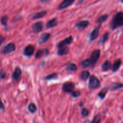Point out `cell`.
Returning a JSON list of instances; mask_svg holds the SVG:
<instances>
[{"instance_id":"obj_25","label":"cell","mask_w":123,"mask_h":123,"mask_svg":"<svg viewBox=\"0 0 123 123\" xmlns=\"http://www.w3.org/2000/svg\"><path fill=\"white\" fill-rule=\"evenodd\" d=\"M90 73L88 71L85 70L83 71L80 74V79L83 80H86L88 78L90 77Z\"/></svg>"},{"instance_id":"obj_17","label":"cell","mask_w":123,"mask_h":123,"mask_svg":"<svg viewBox=\"0 0 123 123\" xmlns=\"http://www.w3.org/2000/svg\"><path fill=\"white\" fill-rule=\"evenodd\" d=\"M49 50L48 49H40L37 51V52L36 54V58L37 59L41 58L44 55H47L49 54Z\"/></svg>"},{"instance_id":"obj_10","label":"cell","mask_w":123,"mask_h":123,"mask_svg":"<svg viewBox=\"0 0 123 123\" xmlns=\"http://www.w3.org/2000/svg\"><path fill=\"white\" fill-rule=\"evenodd\" d=\"M22 76V70L19 67H16L14 70L13 74H12V78L16 81H19L20 79Z\"/></svg>"},{"instance_id":"obj_19","label":"cell","mask_w":123,"mask_h":123,"mask_svg":"<svg viewBox=\"0 0 123 123\" xmlns=\"http://www.w3.org/2000/svg\"><path fill=\"white\" fill-rule=\"evenodd\" d=\"M112 66L111 62L108 61V60H107V61H105L104 63L102 64V70L103 72H107L109 70H110L111 68H112Z\"/></svg>"},{"instance_id":"obj_35","label":"cell","mask_w":123,"mask_h":123,"mask_svg":"<svg viewBox=\"0 0 123 123\" xmlns=\"http://www.w3.org/2000/svg\"><path fill=\"white\" fill-rule=\"evenodd\" d=\"M1 109L2 111H4V105L3 103H2V102L1 103Z\"/></svg>"},{"instance_id":"obj_4","label":"cell","mask_w":123,"mask_h":123,"mask_svg":"<svg viewBox=\"0 0 123 123\" xmlns=\"http://www.w3.org/2000/svg\"><path fill=\"white\" fill-rule=\"evenodd\" d=\"M73 40V36H70L66 37V38H64V39L62 40V41L59 42L58 44L56 45L57 49H60V48H64V47H66L67 46L70 45V44L72 43Z\"/></svg>"},{"instance_id":"obj_3","label":"cell","mask_w":123,"mask_h":123,"mask_svg":"<svg viewBox=\"0 0 123 123\" xmlns=\"http://www.w3.org/2000/svg\"><path fill=\"white\" fill-rule=\"evenodd\" d=\"M16 50V45L14 43H10L6 44L1 49L2 54H8L12 53Z\"/></svg>"},{"instance_id":"obj_9","label":"cell","mask_w":123,"mask_h":123,"mask_svg":"<svg viewBox=\"0 0 123 123\" xmlns=\"http://www.w3.org/2000/svg\"><path fill=\"white\" fill-rule=\"evenodd\" d=\"M100 25L97 26V27L95 28L90 34V36H89V38H90V40L91 42L94 41V40H96L98 36V34H99V31H100Z\"/></svg>"},{"instance_id":"obj_36","label":"cell","mask_w":123,"mask_h":123,"mask_svg":"<svg viewBox=\"0 0 123 123\" xmlns=\"http://www.w3.org/2000/svg\"><path fill=\"white\" fill-rule=\"evenodd\" d=\"M84 1H85V0H79V1H78V4H80L82 3Z\"/></svg>"},{"instance_id":"obj_15","label":"cell","mask_w":123,"mask_h":123,"mask_svg":"<svg viewBox=\"0 0 123 123\" xmlns=\"http://www.w3.org/2000/svg\"><path fill=\"white\" fill-rule=\"evenodd\" d=\"M58 25V19L56 18H53V19H50L49 21L47 22L46 23V28L50 29L51 28L55 27V26Z\"/></svg>"},{"instance_id":"obj_31","label":"cell","mask_w":123,"mask_h":123,"mask_svg":"<svg viewBox=\"0 0 123 123\" xmlns=\"http://www.w3.org/2000/svg\"><path fill=\"white\" fill-rule=\"evenodd\" d=\"M80 94H81V92H80L79 91H78V90H76V91H73V92L71 93L72 96L73 97H74V98H76V97H79V96H80Z\"/></svg>"},{"instance_id":"obj_32","label":"cell","mask_w":123,"mask_h":123,"mask_svg":"<svg viewBox=\"0 0 123 123\" xmlns=\"http://www.w3.org/2000/svg\"><path fill=\"white\" fill-rule=\"evenodd\" d=\"M82 116L83 117H85L88 116L89 115V111L86 108H83L82 110Z\"/></svg>"},{"instance_id":"obj_12","label":"cell","mask_w":123,"mask_h":123,"mask_svg":"<svg viewBox=\"0 0 123 123\" xmlns=\"http://www.w3.org/2000/svg\"><path fill=\"white\" fill-rule=\"evenodd\" d=\"M35 51V48L31 44H29L26 48H25L24 50V54L26 56H31L33 55L34 52Z\"/></svg>"},{"instance_id":"obj_38","label":"cell","mask_w":123,"mask_h":123,"mask_svg":"<svg viewBox=\"0 0 123 123\" xmlns=\"http://www.w3.org/2000/svg\"><path fill=\"white\" fill-rule=\"evenodd\" d=\"M121 2H123V0H121Z\"/></svg>"},{"instance_id":"obj_13","label":"cell","mask_w":123,"mask_h":123,"mask_svg":"<svg viewBox=\"0 0 123 123\" xmlns=\"http://www.w3.org/2000/svg\"><path fill=\"white\" fill-rule=\"evenodd\" d=\"M50 37V34L49 33V32H45V33L42 34L40 37H39V38H38V43L40 44H43V43H46Z\"/></svg>"},{"instance_id":"obj_37","label":"cell","mask_w":123,"mask_h":123,"mask_svg":"<svg viewBox=\"0 0 123 123\" xmlns=\"http://www.w3.org/2000/svg\"><path fill=\"white\" fill-rule=\"evenodd\" d=\"M50 1V0H40L41 2H48V1Z\"/></svg>"},{"instance_id":"obj_5","label":"cell","mask_w":123,"mask_h":123,"mask_svg":"<svg viewBox=\"0 0 123 123\" xmlns=\"http://www.w3.org/2000/svg\"><path fill=\"white\" fill-rule=\"evenodd\" d=\"M100 56V49H96V50L92 52L91 56H90V58H89L91 61L92 66H94L95 64L99 60Z\"/></svg>"},{"instance_id":"obj_18","label":"cell","mask_w":123,"mask_h":123,"mask_svg":"<svg viewBox=\"0 0 123 123\" xmlns=\"http://www.w3.org/2000/svg\"><path fill=\"white\" fill-rule=\"evenodd\" d=\"M121 64H122V61H121V59H118V60H116L114 63V64L112 65V72H116L120 68Z\"/></svg>"},{"instance_id":"obj_1","label":"cell","mask_w":123,"mask_h":123,"mask_svg":"<svg viewBox=\"0 0 123 123\" xmlns=\"http://www.w3.org/2000/svg\"><path fill=\"white\" fill-rule=\"evenodd\" d=\"M123 26V12L116 13L113 16L110 22V26L112 30H116Z\"/></svg>"},{"instance_id":"obj_2","label":"cell","mask_w":123,"mask_h":123,"mask_svg":"<svg viewBox=\"0 0 123 123\" xmlns=\"http://www.w3.org/2000/svg\"><path fill=\"white\" fill-rule=\"evenodd\" d=\"M100 86V82L98 78L94 75L90 76V80L88 82V86L91 90H96Z\"/></svg>"},{"instance_id":"obj_34","label":"cell","mask_w":123,"mask_h":123,"mask_svg":"<svg viewBox=\"0 0 123 123\" xmlns=\"http://www.w3.org/2000/svg\"><path fill=\"white\" fill-rule=\"evenodd\" d=\"M4 40H5L4 37L1 35V36H0V44H2V43L4 42Z\"/></svg>"},{"instance_id":"obj_14","label":"cell","mask_w":123,"mask_h":123,"mask_svg":"<svg viewBox=\"0 0 123 123\" xmlns=\"http://www.w3.org/2000/svg\"><path fill=\"white\" fill-rule=\"evenodd\" d=\"M47 12L46 10L37 12V13H35V14H32V15L31 16V19H32V20H36V19H40V18H43L44 16H45Z\"/></svg>"},{"instance_id":"obj_23","label":"cell","mask_w":123,"mask_h":123,"mask_svg":"<svg viewBox=\"0 0 123 123\" xmlns=\"http://www.w3.org/2000/svg\"><path fill=\"white\" fill-rule=\"evenodd\" d=\"M109 32H105L103 36H102L100 38L99 41H98V44H102L103 43H105L107 40H108V38H109Z\"/></svg>"},{"instance_id":"obj_28","label":"cell","mask_w":123,"mask_h":123,"mask_svg":"<svg viewBox=\"0 0 123 123\" xmlns=\"http://www.w3.org/2000/svg\"><path fill=\"white\" fill-rule=\"evenodd\" d=\"M57 77H58L57 73H52V74L46 76L44 78V79L46 80H53V79H56V78H57Z\"/></svg>"},{"instance_id":"obj_21","label":"cell","mask_w":123,"mask_h":123,"mask_svg":"<svg viewBox=\"0 0 123 123\" xmlns=\"http://www.w3.org/2000/svg\"><path fill=\"white\" fill-rule=\"evenodd\" d=\"M80 66H81L82 68H88V67H93L91 61H90L89 58L84 60V61H82L81 63H80Z\"/></svg>"},{"instance_id":"obj_39","label":"cell","mask_w":123,"mask_h":123,"mask_svg":"<svg viewBox=\"0 0 123 123\" xmlns=\"http://www.w3.org/2000/svg\"></svg>"},{"instance_id":"obj_24","label":"cell","mask_w":123,"mask_h":123,"mask_svg":"<svg viewBox=\"0 0 123 123\" xmlns=\"http://www.w3.org/2000/svg\"><path fill=\"white\" fill-rule=\"evenodd\" d=\"M108 90H109L108 88H104L103 89H102L100 92H98V97L100 98L101 99H104L106 97V95L108 93Z\"/></svg>"},{"instance_id":"obj_22","label":"cell","mask_w":123,"mask_h":123,"mask_svg":"<svg viewBox=\"0 0 123 123\" xmlns=\"http://www.w3.org/2000/svg\"><path fill=\"white\" fill-rule=\"evenodd\" d=\"M66 70L68 72H75L77 70V66L74 63H69L67 65Z\"/></svg>"},{"instance_id":"obj_16","label":"cell","mask_w":123,"mask_h":123,"mask_svg":"<svg viewBox=\"0 0 123 123\" xmlns=\"http://www.w3.org/2000/svg\"><path fill=\"white\" fill-rule=\"evenodd\" d=\"M123 88V83H120V82H115L112 83L110 86L108 87V88L109 90H111V91H115V90H119L120 88Z\"/></svg>"},{"instance_id":"obj_26","label":"cell","mask_w":123,"mask_h":123,"mask_svg":"<svg viewBox=\"0 0 123 123\" xmlns=\"http://www.w3.org/2000/svg\"><path fill=\"white\" fill-rule=\"evenodd\" d=\"M108 15L107 14H103V15H102L101 16H100L99 18L97 19V24H102L103 22H104L105 21H106V20L108 19Z\"/></svg>"},{"instance_id":"obj_27","label":"cell","mask_w":123,"mask_h":123,"mask_svg":"<svg viewBox=\"0 0 123 123\" xmlns=\"http://www.w3.org/2000/svg\"><path fill=\"white\" fill-rule=\"evenodd\" d=\"M28 109L31 114H34L37 111V106L34 103H30L28 106Z\"/></svg>"},{"instance_id":"obj_11","label":"cell","mask_w":123,"mask_h":123,"mask_svg":"<svg viewBox=\"0 0 123 123\" xmlns=\"http://www.w3.org/2000/svg\"><path fill=\"white\" fill-rule=\"evenodd\" d=\"M89 24L90 22L88 20H79L76 23L75 26L79 30H82L86 28L89 25Z\"/></svg>"},{"instance_id":"obj_6","label":"cell","mask_w":123,"mask_h":123,"mask_svg":"<svg viewBox=\"0 0 123 123\" xmlns=\"http://www.w3.org/2000/svg\"><path fill=\"white\" fill-rule=\"evenodd\" d=\"M74 84L72 82H66L62 85V91L67 93H72L74 89Z\"/></svg>"},{"instance_id":"obj_20","label":"cell","mask_w":123,"mask_h":123,"mask_svg":"<svg viewBox=\"0 0 123 123\" xmlns=\"http://www.w3.org/2000/svg\"><path fill=\"white\" fill-rule=\"evenodd\" d=\"M68 52H69V48L67 46L58 49L57 54L60 56H63V55H67V54H68Z\"/></svg>"},{"instance_id":"obj_33","label":"cell","mask_w":123,"mask_h":123,"mask_svg":"<svg viewBox=\"0 0 123 123\" xmlns=\"http://www.w3.org/2000/svg\"><path fill=\"white\" fill-rule=\"evenodd\" d=\"M0 77L1 79H4L6 77V72L3 69H1L0 71Z\"/></svg>"},{"instance_id":"obj_40","label":"cell","mask_w":123,"mask_h":123,"mask_svg":"<svg viewBox=\"0 0 123 123\" xmlns=\"http://www.w3.org/2000/svg\"></svg>"},{"instance_id":"obj_7","label":"cell","mask_w":123,"mask_h":123,"mask_svg":"<svg viewBox=\"0 0 123 123\" xmlns=\"http://www.w3.org/2000/svg\"><path fill=\"white\" fill-rule=\"evenodd\" d=\"M32 31L34 33L37 34L41 32L43 29V22L42 21L37 22L32 25Z\"/></svg>"},{"instance_id":"obj_8","label":"cell","mask_w":123,"mask_h":123,"mask_svg":"<svg viewBox=\"0 0 123 123\" xmlns=\"http://www.w3.org/2000/svg\"><path fill=\"white\" fill-rule=\"evenodd\" d=\"M76 0H64V1H62V2L60 3V4L59 5L57 9L59 10L64 9V8L70 6Z\"/></svg>"},{"instance_id":"obj_30","label":"cell","mask_w":123,"mask_h":123,"mask_svg":"<svg viewBox=\"0 0 123 123\" xmlns=\"http://www.w3.org/2000/svg\"><path fill=\"white\" fill-rule=\"evenodd\" d=\"M7 20H8V16H7V15L2 16L1 17V22L2 25H4V26L7 25Z\"/></svg>"},{"instance_id":"obj_29","label":"cell","mask_w":123,"mask_h":123,"mask_svg":"<svg viewBox=\"0 0 123 123\" xmlns=\"http://www.w3.org/2000/svg\"><path fill=\"white\" fill-rule=\"evenodd\" d=\"M101 117H101L100 114H97V115H95L94 117L93 118V120H92L91 123H100Z\"/></svg>"}]
</instances>
